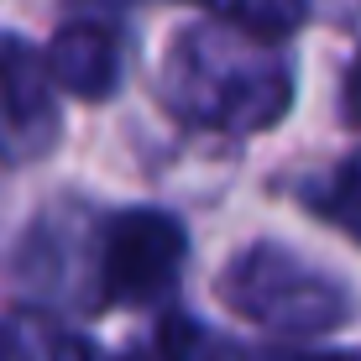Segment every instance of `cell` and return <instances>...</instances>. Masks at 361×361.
Masks as SVG:
<instances>
[{
	"instance_id": "1",
	"label": "cell",
	"mask_w": 361,
	"mask_h": 361,
	"mask_svg": "<svg viewBox=\"0 0 361 361\" xmlns=\"http://www.w3.org/2000/svg\"><path fill=\"white\" fill-rule=\"evenodd\" d=\"M163 94L168 110L189 126L252 136L288 116L293 68L272 42H257L220 21H194L168 42Z\"/></svg>"
},
{
	"instance_id": "2",
	"label": "cell",
	"mask_w": 361,
	"mask_h": 361,
	"mask_svg": "<svg viewBox=\"0 0 361 361\" xmlns=\"http://www.w3.org/2000/svg\"><path fill=\"white\" fill-rule=\"evenodd\" d=\"M220 304L272 335H325L351 319V288L278 241H252L231 257Z\"/></svg>"
},
{
	"instance_id": "3",
	"label": "cell",
	"mask_w": 361,
	"mask_h": 361,
	"mask_svg": "<svg viewBox=\"0 0 361 361\" xmlns=\"http://www.w3.org/2000/svg\"><path fill=\"white\" fill-rule=\"evenodd\" d=\"M189 235L168 209H121L94 241V304L152 309L178 288Z\"/></svg>"
},
{
	"instance_id": "4",
	"label": "cell",
	"mask_w": 361,
	"mask_h": 361,
	"mask_svg": "<svg viewBox=\"0 0 361 361\" xmlns=\"http://www.w3.org/2000/svg\"><path fill=\"white\" fill-rule=\"evenodd\" d=\"M58 131H63V116H58V90L42 68V53L0 32V157L37 163L42 152H53Z\"/></svg>"
},
{
	"instance_id": "5",
	"label": "cell",
	"mask_w": 361,
	"mask_h": 361,
	"mask_svg": "<svg viewBox=\"0 0 361 361\" xmlns=\"http://www.w3.org/2000/svg\"><path fill=\"white\" fill-rule=\"evenodd\" d=\"M42 68L53 90H68L79 99H110L121 90V68H126L121 27L110 16H68L53 47L42 53Z\"/></svg>"
},
{
	"instance_id": "6",
	"label": "cell",
	"mask_w": 361,
	"mask_h": 361,
	"mask_svg": "<svg viewBox=\"0 0 361 361\" xmlns=\"http://www.w3.org/2000/svg\"><path fill=\"white\" fill-rule=\"evenodd\" d=\"M163 361H361V351H293V345H235L199 330L189 314H163L157 330Z\"/></svg>"
},
{
	"instance_id": "7",
	"label": "cell",
	"mask_w": 361,
	"mask_h": 361,
	"mask_svg": "<svg viewBox=\"0 0 361 361\" xmlns=\"http://www.w3.org/2000/svg\"><path fill=\"white\" fill-rule=\"evenodd\" d=\"M194 6H204L220 27L246 32L257 42H278L304 27V0H194Z\"/></svg>"
},
{
	"instance_id": "8",
	"label": "cell",
	"mask_w": 361,
	"mask_h": 361,
	"mask_svg": "<svg viewBox=\"0 0 361 361\" xmlns=\"http://www.w3.org/2000/svg\"><path fill=\"white\" fill-rule=\"evenodd\" d=\"M79 335L47 325V319H0V361H68Z\"/></svg>"
},
{
	"instance_id": "9",
	"label": "cell",
	"mask_w": 361,
	"mask_h": 361,
	"mask_svg": "<svg viewBox=\"0 0 361 361\" xmlns=\"http://www.w3.org/2000/svg\"><path fill=\"white\" fill-rule=\"evenodd\" d=\"M314 209L330 215V220H341V226L361 241V147L330 173L325 189H314Z\"/></svg>"
},
{
	"instance_id": "10",
	"label": "cell",
	"mask_w": 361,
	"mask_h": 361,
	"mask_svg": "<svg viewBox=\"0 0 361 361\" xmlns=\"http://www.w3.org/2000/svg\"><path fill=\"white\" fill-rule=\"evenodd\" d=\"M345 116L361 126V58L351 63V73H345Z\"/></svg>"
},
{
	"instance_id": "11",
	"label": "cell",
	"mask_w": 361,
	"mask_h": 361,
	"mask_svg": "<svg viewBox=\"0 0 361 361\" xmlns=\"http://www.w3.org/2000/svg\"><path fill=\"white\" fill-rule=\"evenodd\" d=\"M68 361H116V356H99L90 341H79V345H73V356H68Z\"/></svg>"
}]
</instances>
